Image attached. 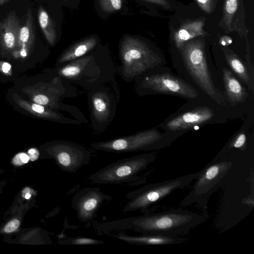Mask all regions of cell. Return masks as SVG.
I'll return each mask as SVG.
<instances>
[{
  "instance_id": "6da1fadb",
  "label": "cell",
  "mask_w": 254,
  "mask_h": 254,
  "mask_svg": "<svg viewBox=\"0 0 254 254\" xmlns=\"http://www.w3.org/2000/svg\"><path fill=\"white\" fill-rule=\"evenodd\" d=\"M207 215L177 208L120 219L103 223L98 228L105 232L131 230L145 235L180 236L204 222Z\"/></svg>"
},
{
  "instance_id": "7a4b0ae2",
  "label": "cell",
  "mask_w": 254,
  "mask_h": 254,
  "mask_svg": "<svg viewBox=\"0 0 254 254\" xmlns=\"http://www.w3.org/2000/svg\"><path fill=\"white\" fill-rule=\"evenodd\" d=\"M90 52L58 67L57 75L86 90L113 80L116 67L111 59Z\"/></svg>"
},
{
  "instance_id": "3957f363",
  "label": "cell",
  "mask_w": 254,
  "mask_h": 254,
  "mask_svg": "<svg viewBox=\"0 0 254 254\" xmlns=\"http://www.w3.org/2000/svg\"><path fill=\"white\" fill-rule=\"evenodd\" d=\"M120 59L116 71L126 82L146 74L159 62L158 55L146 43L130 36H125L121 42Z\"/></svg>"
},
{
  "instance_id": "277c9868",
  "label": "cell",
  "mask_w": 254,
  "mask_h": 254,
  "mask_svg": "<svg viewBox=\"0 0 254 254\" xmlns=\"http://www.w3.org/2000/svg\"><path fill=\"white\" fill-rule=\"evenodd\" d=\"M233 165L232 161L224 156H216L201 170L189 193L180 205L188 206L195 204L207 214L210 196L220 186L221 181Z\"/></svg>"
},
{
  "instance_id": "5b68a950",
  "label": "cell",
  "mask_w": 254,
  "mask_h": 254,
  "mask_svg": "<svg viewBox=\"0 0 254 254\" xmlns=\"http://www.w3.org/2000/svg\"><path fill=\"white\" fill-rule=\"evenodd\" d=\"M200 171L171 180L149 184L126 193L129 201L125 205V212L140 210L150 213L149 207L177 190L188 187L198 176Z\"/></svg>"
},
{
  "instance_id": "8992f818",
  "label": "cell",
  "mask_w": 254,
  "mask_h": 254,
  "mask_svg": "<svg viewBox=\"0 0 254 254\" xmlns=\"http://www.w3.org/2000/svg\"><path fill=\"white\" fill-rule=\"evenodd\" d=\"M91 126L95 132H103L112 122L120 98L113 80L88 90L87 93Z\"/></svg>"
},
{
  "instance_id": "52a82bcc",
  "label": "cell",
  "mask_w": 254,
  "mask_h": 254,
  "mask_svg": "<svg viewBox=\"0 0 254 254\" xmlns=\"http://www.w3.org/2000/svg\"><path fill=\"white\" fill-rule=\"evenodd\" d=\"M155 159V155L152 153L120 159L97 171L88 179L99 184H123L133 182Z\"/></svg>"
},
{
  "instance_id": "ba28073f",
  "label": "cell",
  "mask_w": 254,
  "mask_h": 254,
  "mask_svg": "<svg viewBox=\"0 0 254 254\" xmlns=\"http://www.w3.org/2000/svg\"><path fill=\"white\" fill-rule=\"evenodd\" d=\"M155 129H149L113 139L90 144L94 149L112 153L148 151L160 149L165 144Z\"/></svg>"
},
{
  "instance_id": "9c48e42d",
  "label": "cell",
  "mask_w": 254,
  "mask_h": 254,
  "mask_svg": "<svg viewBox=\"0 0 254 254\" xmlns=\"http://www.w3.org/2000/svg\"><path fill=\"white\" fill-rule=\"evenodd\" d=\"M180 49L188 68L196 83L204 92L214 99L217 91L207 67L203 41L200 39L188 41Z\"/></svg>"
},
{
  "instance_id": "30bf717a",
  "label": "cell",
  "mask_w": 254,
  "mask_h": 254,
  "mask_svg": "<svg viewBox=\"0 0 254 254\" xmlns=\"http://www.w3.org/2000/svg\"><path fill=\"white\" fill-rule=\"evenodd\" d=\"M133 81L135 89L140 95L152 91L189 98H194L197 96V92L191 86L169 74H143Z\"/></svg>"
},
{
  "instance_id": "8fae6325",
  "label": "cell",
  "mask_w": 254,
  "mask_h": 254,
  "mask_svg": "<svg viewBox=\"0 0 254 254\" xmlns=\"http://www.w3.org/2000/svg\"><path fill=\"white\" fill-rule=\"evenodd\" d=\"M50 154L64 172L74 173L90 163L91 152L83 146L66 140H59L50 148Z\"/></svg>"
},
{
  "instance_id": "7c38bea8",
  "label": "cell",
  "mask_w": 254,
  "mask_h": 254,
  "mask_svg": "<svg viewBox=\"0 0 254 254\" xmlns=\"http://www.w3.org/2000/svg\"><path fill=\"white\" fill-rule=\"evenodd\" d=\"M112 199V196L104 193L98 187H87L75 193L71 206L78 220L87 223L94 219L99 209Z\"/></svg>"
},
{
  "instance_id": "4fadbf2b",
  "label": "cell",
  "mask_w": 254,
  "mask_h": 254,
  "mask_svg": "<svg viewBox=\"0 0 254 254\" xmlns=\"http://www.w3.org/2000/svg\"><path fill=\"white\" fill-rule=\"evenodd\" d=\"M246 15L243 0H224L219 26L225 34L236 32L241 38H247L249 30L245 23Z\"/></svg>"
},
{
  "instance_id": "5bb4252c",
  "label": "cell",
  "mask_w": 254,
  "mask_h": 254,
  "mask_svg": "<svg viewBox=\"0 0 254 254\" xmlns=\"http://www.w3.org/2000/svg\"><path fill=\"white\" fill-rule=\"evenodd\" d=\"M213 116V112L211 109L199 108L173 118L165 126L167 129L173 131L187 129L204 124L211 120Z\"/></svg>"
},
{
  "instance_id": "9a60e30c",
  "label": "cell",
  "mask_w": 254,
  "mask_h": 254,
  "mask_svg": "<svg viewBox=\"0 0 254 254\" xmlns=\"http://www.w3.org/2000/svg\"><path fill=\"white\" fill-rule=\"evenodd\" d=\"M127 244L141 246L171 245L186 243V238L174 236L145 235L130 236L123 233L116 235L109 234Z\"/></svg>"
},
{
  "instance_id": "2e32d148",
  "label": "cell",
  "mask_w": 254,
  "mask_h": 254,
  "mask_svg": "<svg viewBox=\"0 0 254 254\" xmlns=\"http://www.w3.org/2000/svg\"><path fill=\"white\" fill-rule=\"evenodd\" d=\"M21 25L14 12L0 21V44L7 51L17 47Z\"/></svg>"
},
{
  "instance_id": "e0dca14e",
  "label": "cell",
  "mask_w": 254,
  "mask_h": 254,
  "mask_svg": "<svg viewBox=\"0 0 254 254\" xmlns=\"http://www.w3.org/2000/svg\"><path fill=\"white\" fill-rule=\"evenodd\" d=\"M206 18L200 17L185 20L175 30L173 39L177 48L180 49L184 43L198 36L207 35L203 27Z\"/></svg>"
},
{
  "instance_id": "ac0fdd59",
  "label": "cell",
  "mask_w": 254,
  "mask_h": 254,
  "mask_svg": "<svg viewBox=\"0 0 254 254\" xmlns=\"http://www.w3.org/2000/svg\"><path fill=\"white\" fill-rule=\"evenodd\" d=\"M97 44V39L91 37L72 45L61 54L57 61V66H62L86 55L93 50Z\"/></svg>"
},
{
  "instance_id": "d6986e66",
  "label": "cell",
  "mask_w": 254,
  "mask_h": 254,
  "mask_svg": "<svg viewBox=\"0 0 254 254\" xmlns=\"http://www.w3.org/2000/svg\"><path fill=\"white\" fill-rule=\"evenodd\" d=\"M223 79L227 94L232 102L236 104L245 100L247 93L228 69H223Z\"/></svg>"
},
{
  "instance_id": "ffe728a7",
  "label": "cell",
  "mask_w": 254,
  "mask_h": 254,
  "mask_svg": "<svg viewBox=\"0 0 254 254\" xmlns=\"http://www.w3.org/2000/svg\"><path fill=\"white\" fill-rule=\"evenodd\" d=\"M32 12L29 8L25 15L24 21L20 27L17 46L21 52L27 53V48L30 46L34 40V25Z\"/></svg>"
},
{
  "instance_id": "44dd1931",
  "label": "cell",
  "mask_w": 254,
  "mask_h": 254,
  "mask_svg": "<svg viewBox=\"0 0 254 254\" xmlns=\"http://www.w3.org/2000/svg\"><path fill=\"white\" fill-rule=\"evenodd\" d=\"M38 18L39 25L46 40L51 45L53 46L57 39L55 25L49 14L42 6L38 9Z\"/></svg>"
},
{
  "instance_id": "7402d4cb",
  "label": "cell",
  "mask_w": 254,
  "mask_h": 254,
  "mask_svg": "<svg viewBox=\"0 0 254 254\" xmlns=\"http://www.w3.org/2000/svg\"><path fill=\"white\" fill-rule=\"evenodd\" d=\"M226 58L233 71L246 83L249 81L247 69L238 57L234 54H227Z\"/></svg>"
},
{
  "instance_id": "603a6c76",
  "label": "cell",
  "mask_w": 254,
  "mask_h": 254,
  "mask_svg": "<svg viewBox=\"0 0 254 254\" xmlns=\"http://www.w3.org/2000/svg\"><path fill=\"white\" fill-rule=\"evenodd\" d=\"M105 242L99 240L84 237H76L68 238L59 241L58 243L61 245H95L104 244Z\"/></svg>"
},
{
  "instance_id": "cb8c5ba5",
  "label": "cell",
  "mask_w": 254,
  "mask_h": 254,
  "mask_svg": "<svg viewBox=\"0 0 254 254\" xmlns=\"http://www.w3.org/2000/svg\"><path fill=\"white\" fill-rule=\"evenodd\" d=\"M101 9L106 12H113L121 9L122 0H99Z\"/></svg>"
},
{
  "instance_id": "d4e9b609",
  "label": "cell",
  "mask_w": 254,
  "mask_h": 254,
  "mask_svg": "<svg viewBox=\"0 0 254 254\" xmlns=\"http://www.w3.org/2000/svg\"><path fill=\"white\" fill-rule=\"evenodd\" d=\"M195 1L205 13L210 14L214 11L218 0H195Z\"/></svg>"
},
{
  "instance_id": "484cf974",
  "label": "cell",
  "mask_w": 254,
  "mask_h": 254,
  "mask_svg": "<svg viewBox=\"0 0 254 254\" xmlns=\"http://www.w3.org/2000/svg\"><path fill=\"white\" fill-rule=\"evenodd\" d=\"M246 143V136L245 133H240L229 145V148L243 149Z\"/></svg>"
},
{
  "instance_id": "4316f807",
  "label": "cell",
  "mask_w": 254,
  "mask_h": 254,
  "mask_svg": "<svg viewBox=\"0 0 254 254\" xmlns=\"http://www.w3.org/2000/svg\"><path fill=\"white\" fill-rule=\"evenodd\" d=\"M20 225V222L17 219H13L9 222L5 226L4 231L10 233L16 230Z\"/></svg>"
},
{
  "instance_id": "83f0119b",
  "label": "cell",
  "mask_w": 254,
  "mask_h": 254,
  "mask_svg": "<svg viewBox=\"0 0 254 254\" xmlns=\"http://www.w3.org/2000/svg\"><path fill=\"white\" fill-rule=\"evenodd\" d=\"M34 102L37 104L42 106L48 105L49 104V99L43 94L36 95L33 99Z\"/></svg>"
},
{
  "instance_id": "f1b7e54d",
  "label": "cell",
  "mask_w": 254,
  "mask_h": 254,
  "mask_svg": "<svg viewBox=\"0 0 254 254\" xmlns=\"http://www.w3.org/2000/svg\"><path fill=\"white\" fill-rule=\"evenodd\" d=\"M146 1L160 5L165 8L168 9L170 7L169 2L167 0H143Z\"/></svg>"
},
{
  "instance_id": "f546056e",
  "label": "cell",
  "mask_w": 254,
  "mask_h": 254,
  "mask_svg": "<svg viewBox=\"0 0 254 254\" xmlns=\"http://www.w3.org/2000/svg\"><path fill=\"white\" fill-rule=\"evenodd\" d=\"M232 42V39L228 36H222L220 38V42L223 46H227Z\"/></svg>"
},
{
  "instance_id": "4dcf8cb0",
  "label": "cell",
  "mask_w": 254,
  "mask_h": 254,
  "mask_svg": "<svg viewBox=\"0 0 254 254\" xmlns=\"http://www.w3.org/2000/svg\"><path fill=\"white\" fill-rule=\"evenodd\" d=\"M19 155L21 162L23 163H27L30 159L29 157L25 153H20Z\"/></svg>"
},
{
  "instance_id": "1f68e13d",
  "label": "cell",
  "mask_w": 254,
  "mask_h": 254,
  "mask_svg": "<svg viewBox=\"0 0 254 254\" xmlns=\"http://www.w3.org/2000/svg\"><path fill=\"white\" fill-rule=\"evenodd\" d=\"M11 68V65L8 63H4L2 65V70L4 73H8Z\"/></svg>"
},
{
  "instance_id": "d6a6232c",
  "label": "cell",
  "mask_w": 254,
  "mask_h": 254,
  "mask_svg": "<svg viewBox=\"0 0 254 254\" xmlns=\"http://www.w3.org/2000/svg\"><path fill=\"white\" fill-rule=\"evenodd\" d=\"M39 155V153L38 151L37 150L34 154L30 155V157L29 156V158L31 160H35L38 158Z\"/></svg>"
},
{
  "instance_id": "836d02e7",
  "label": "cell",
  "mask_w": 254,
  "mask_h": 254,
  "mask_svg": "<svg viewBox=\"0 0 254 254\" xmlns=\"http://www.w3.org/2000/svg\"><path fill=\"white\" fill-rule=\"evenodd\" d=\"M37 151V149H34V148H32L28 150V153L30 155H31V154H34V153H35Z\"/></svg>"
},
{
  "instance_id": "e575fe53",
  "label": "cell",
  "mask_w": 254,
  "mask_h": 254,
  "mask_svg": "<svg viewBox=\"0 0 254 254\" xmlns=\"http://www.w3.org/2000/svg\"><path fill=\"white\" fill-rule=\"evenodd\" d=\"M9 0H0V6L5 4Z\"/></svg>"
},
{
  "instance_id": "d590c367",
  "label": "cell",
  "mask_w": 254,
  "mask_h": 254,
  "mask_svg": "<svg viewBox=\"0 0 254 254\" xmlns=\"http://www.w3.org/2000/svg\"><path fill=\"white\" fill-rule=\"evenodd\" d=\"M30 197H31V195L29 193H27L25 195V198L27 199H29Z\"/></svg>"
}]
</instances>
